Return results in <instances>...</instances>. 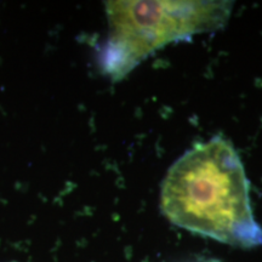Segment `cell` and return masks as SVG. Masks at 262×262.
Wrapping results in <instances>:
<instances>
[{
    "label": "cell",
    "mask_w": 262,
    "mask_h": 262,
    "mask_svg": "<svg viewBox=\"0 0 262 262\" xmlns=\"http://www.w3.org/2000/svg\"><path fill=\"white\" fill-rule=\"evenodd\" d=\"M160 208L171 224L203 237L244 249L262 245L243 163L221 136L198 143L170 166Z\"/></svg>",
    "instance_id": "obj_1"
},
{
    "label": "cell",
    "mask_w": 262,
    "mask_h": 262,
    "mask_svg": "<svg viewBox=\"0 0 262 262\" xmlns=\"http://www.w3.org/2000/svg\"><path fill=\"white\" fill-rule=\"evenodd\" d=\"M106 10L110 33L101 66L113 80H120L166 45L221 28L232 3L107 2Z\"/></svg>",
    "instance_id": "obj_2"
}]
</instances>
